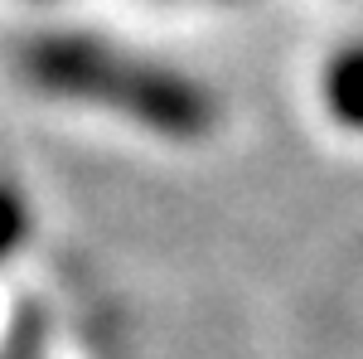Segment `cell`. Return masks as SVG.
Segmentation results:
<instances>
[{
  "instance_id": "2",
  "label": "cell",
  "mask_w": 363,
  "mask_h": 359,
  "mask_svg": "<svg viewBox=\"0 0 363 359\" xmlns=\"http://www.w3.org/2000/svg\"><path fill=\"white\" fill-rule=\"evenodd\" d=\"M325 102L335 112V122L363 132V39L344 44L330 58V68H325Z\"/></svg>"
},
{
  "instance_id": "1",
  "label": "cell",
  "mask_w": 363,
  "mask_h": 359,
  "mask_svg": "<svg viewBox=\"0 0 363 359\" xmlns=\"http://www.w3.org/2000/svg\"><path fill=\"white\" fill-rule=\"evenodd\" d=\"M20 68L34 87L54 92V97H78V102H102V107L126 112L140 127H155L174 141H194L213 127V97L194 78L160 68V63H140L121 54L102 39L87 34H44L25 44Z\"/></svg>"
},
{
  "instance_id": "3",
  "label": "cell",
  "mask_w": 363,
  "mask_h": 359,
  "mask_svg": "<svg viewBox=\"0 0 363 359\" xmlns=\"http://www.w3.org/2000/svg\"><path fill=\"white\" fill-rule=\"evenodd\" d=\"M25 228H29V209H25V199L10 190V185H0V262H5L10 252L20 248Z\"/></svg>"
}]
</instances>
